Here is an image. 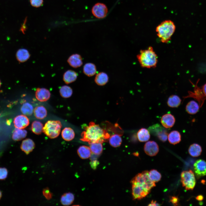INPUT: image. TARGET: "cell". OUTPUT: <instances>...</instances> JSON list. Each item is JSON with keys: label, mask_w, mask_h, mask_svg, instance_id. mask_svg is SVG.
Masks as SVG:
<instances>
[{"label": "cell", "mask_w": 206, "mask_h": 206, "mask_svg": "<svg viewBox=\"0 0 206 206\" xmlns=\"http://www.w3.org/2000/svg\"><path fill=\"white\" fill-rule=\"evenodd\" d=\"M84 129L85 130L81 134L82 138L80 139L83 141L88 142L89 144L95 142L102 143L106 141L110 137L106 130L92 122L86 126Z\"/></svg>", "instance_id": "obj_1"}, {"label": "cell", "mask_w": 206, "mask_h": 206, "mask_svg": "<svg viewBox=\"0 0 206 206\" xmlns=\"http://www.w3.org/2000/svg\"><path fill=\"white\" fill-rule=\"evenodd\" d=\"M141 67L143 68H154L158 62V56L152 46L141 50L136 56Z\"/></svg>", "instance_id": "obj_2"}, {"label": "cell", "mask_w": 206, "mask_h": 206, "mask_svg": "<svg viewBox=\"0 0 206 206\" xmlns=\"http://www.w3.org/2000/svg\"><path fill=\"white\" fill-rule=\"evenodd\" d=\"M175 29V25L173 21L166 20L163 21L156 27V31L161 42L167 43L171 39Z\"/></svg>", "instance_id": "obj_3"}, {"label": "cell", "mask_w": 206, "mask_h": 206, "mask_svg": "<svg viewBox=\"0 0 206 206\" xmlns=\"http://www.w3.org/2000/svg\"><path fill=\"white\" fill-rule=\"evenodd\" d=\"M62 126L60 121L49 120L45 123L43 131L50 138H54L60 134Z\"/></svg>", "instance_id": "obj_4"}, {"label": "cell", "mask_w": 206, "mask_h": 206, "mask_svg": "<svg viewBox=\"0 0 206 206\" xmlns=\"http://www.w3.org/2000/svg\"><path fill=\"white\" fill-rule=\"evenodd\" d=\"M181 182L186 190H192L196 183L194 172L191 170L183 171L181 174Z\"/></svg>", "instance_id": "obj_5"}, {"label": "cell", "mask_w": 206, "mask_h": 206, "mask_svg": "<svg viewBox=\"0 0 206 206\" xmlns=\"http://www.w3.org/2000/svg\"><path fill=\"white\" fill-rule=\"evenodd\" d=\"M148 171H145L137 174L131 180V183H138L148 189H151L156 186L155 183L150 179Z\"/></svg>", "instance_id": "obj_6"}, {"label": "cell", "mask_w": 206, "mask_h": 206, "mask_svg": "<svg viewBox=\"0 0 206 206\" xmlns=\"http://www.w3.org/2000/svg\"><path fill=\"white\" fill-rule=\"evenodd\" d=\"M148 130L152 134L157 136L161 141L165 142L167 140L168 135L167 131L159 124H157L150 126Z\"/></svg>", "instance_id": "obj_7"}, {"label": "cell", "mask_w": 206, "mask_h": 206, "mask_svg": "<svg viewBox=\"0 0 206 206\" xmlns=\"http://www.w3.org/2000/svg\"><path fill=\"white\" fill-rule=\"evenodd\" d=\"M132 184V195L133 199L140 200L146 197L150 192V190L136 183Z\"/></svg>", "instance_id": "obj_8"}, {"label": "cell", "mask_w": 206, "mask_h": 206, "mask_svg": "<svg viewBox=\"0 0 206 206\" xmlns=\"http://www.w3.org/2000/svg\"><path fill=\"white\" fill-rule=\"evenodd\" d=\"M92 13L97 18L101 19L104 18L107 15L108 9L104 4L98 3L95 4L92 8Z\"/></svg>", "instance_id": "obj_9"}, {"label": "cell", "mask_w": 206, "mask_h": 206, "mask_svg": "<svg viewBox=\"0 0 206 206\" xmlns=\"http://www.w3.org/2000/svg\"><path fill=\"white\" fill-rule=\"evenodd\" d=\"M194 173L197 179L206 175V162L199 159L197 160L193 165Z\"/></svg>", "instance_id": "obj_10"}, {"label": "cell", "mask_w": 206, "mask_h": 206, "mask_svg": "<svg viewBox=\"0 0 206 206\" xmlns=\"http://www.w3.org/2000/svg\"><path fill=\"white\" fill-rule=\"evenodd\" d=\"M145 153L150 156L156 155L159 151V147L157 143L153 141H149L145 143L144 146Z\"/></svg>", "instance_id": "obj_11"}, {"label": "cell", "mask_w": 206, "mask_h": 206, "mask_svg": "<svg viewBox=\"0 0 206 206\" xmlns=\"http://www.w3.org/2000/svg\"><path fill=\"white\" fill-rule=\"evenodd\" d=\"M13 123L16 128L23 129L28 126L29 122L26 116L20 115L15 118Z\"/></svg>", "instance_id": "obj_12"}, {"label": "cell", "mask_w": 206, "mask_h": 206, "mask_svg": "<svg viewBox=\"0 0 206 206\" xmlns=\"http://www.w3.org/2000/svg\"><path fill=\"white\" fill-rule=\"evenodd\" d=\"M51 96L49 91L44 88H38L36 89L35 92V96L37 99L39 101L43 102L48 100Z\"/></svg>", "instance_id": "obj_13"}, {"label": "cell", "mask_w": 206, "mask_h": 206, "mask_svg": "<svg viewBox=\"0 0 206 206\" xmlns=\"http://www.w3.org/2000/svg\"><path fill=\"white\" fill-rule=\"evenodd\" d=\"M174 116L170 114H165L162 116L161 122L162 125L166 128L172 127L175 122Z\"/></svg>", "instance_id": "obj_14"}, {"label": "cell", "mask_w": 206, "mask_h": 206, "mask_svg": "<svg viewBox=\"0 0 206 206\" xmlns=\"http://www.w3.org/2000/svg\"><path fill=\"white\" fill-rule=\"evenodd\" d=\"M35 147V144L31 139L28 138L23 140L21 144L20 148L27 154L31 152Z\"/></svg>", "instance_id": "obj_15"}, {"label": "cell", "mask_w": 206, "mask_h": 206, "mask_svg": "<svg viewBox=\"0 0 206 206\" xmlns=\"http://www.w3.org/2000/svg\"><path fill=\"white\" fill-rule=\"evenodd\" d=\"M67 61L71 67L75 68L80 67L83 64L82 57L78 54H74L71 56Z\"/></svg>", "instance_id": "obj_16"}, {"label": "cell", "mask_w": 206, "mask_h": 206, "mask_svg": "<svg viewBox=\"0 0 206 206\" xmlns=\"http://www.w3.org/2000/svg\"><path fill=\"white\" fill-rule=\"evenodd\" d=\"M78 75V74L75 71L72 70H68L64 74L63 80L66 84L71 83L76 80Z\"/></svg>", "instance_id": "obj_17"}, {"label": "cell", "mask_w": 206, "mask_h": 206, "mask_svg": "<svg viewBox=\"0 0 206 206\" xmlns=\"http://www.w3.org/2000/svg\"><path fill=\"white\" fill-rule=\"evenodd\" d=\"M108 75L104 72H101L96 74L94 81L98 85L102 86L105 85L108 82Z\"/></svg>", "instance_id": "obj_18"}, {"label": "cell", "mask_w": 206, "mask_h": 206, "mask_svg": "<svg viewBox=\"0 0 206 206\" xmlns=\"http://www.w3.org/2000/svg\"><path fill=\"white\" fill-rule=\"evenodd\" d=\"M83 71L84 74L88 77L94 75L96 72V68L94 64L91 63L85 64L83 68Z\"/></svg>", "instance_id": "obj_19"}, {"label": "cell", "mask_w": 206, "mask_h": 206, "mask_svg": "<svg viewBox=\"0 0 206 206\" xmlns=\"http://www.w3.org/2000/svg\"><path fill=\"white\" fill-rule=\"evenodd\" d=\"M30 54L26 49L22 48L19 49L16 54V57L18 61L21 62L26 61L29 58Z\"/></svg>", "instance_id": "obj_20"}, {"label": "cell", "mask_w": 206, "mask_h": 206, "mask_svg": "<svg viewBox=\"0 0 206 206\" xmlns=\"http://www.w3.org/2000/svg\"><path fill=\"white\" fill-rule=\"evenodd\" d=\"M202 152L201 146L198 144L195 143L191 145L188 149L189 154L193 157L199 156Z\"/></svg>", "instance_id": "obj_21"}, {"label": "cell", "mask_w": 206, "mask_h": 206, "mask_svg": "<svg viewBox=\"0 0 206 206\" xmlns=\"http://www.w3.org/2000/svg\"><path fill=\"white\" fill-rule=\"evenodd\" d=\"M168 137L169 143L173 145L179 143L181 140L180 133L177 130L171 132L168 134Z\"/></svg>", "instance_id": "obj_22"}, {"label": "cell", "mask_w": 206, "mask_h": 206, "mask_svg": "<svg viewBox=\"0 0 206 206\" xmlns=\"http://www.w3.org/2000/svg\"><path fill=\"white\" fill-rule=\"evenodd\" d=\"M27 134L26 130L16 128L13 132L12 138L15 141H19L25 138Z\"/></svg>", "instance_id": "obj_23"}, {"label": "cell", "mask_w": 206, "mask_h": 206, "mask_svg": "<svg viewBox=\"0 0 206 206\" xmlns=\"http://www.w3.org/2000/svg\"><path fill=\"white\" fill-rule=\"evenodd\" d=\"M33 112L35 117L39 119H43L47 115L46 109L42 106L36 107L33 110Z\"/></svg>", "instance_id": "obj_24"}, {"label": "cell", "mask_w": 206, "mask_h": 206, "mask_svg": "<svg viewBox=\"0 0 206 206\" xmlns=\"http://www.w3.org/2000/svg\"><path fill=\"white\" fill-rule=\"evenodd\" d=\"M199 108L198 104L194 100L189 101L187 104L185 108L187 112L191 114H196L199 111Z\"/></svg>", "instance_id": "obj_25"}, {"label": "cell", "mask_w": 206, "mask_h": 206, "mask_svg": "<svg viewBox=\"0 0 206 206\" xmlns=\"http://www.w3.org/2000/svg\"><path fill=\"white\" fill-rule=\"evenodd\" d=\"M75 136L73 130L70 127H66L62 130V138L66 141H70L73 140Z\"/></svg>", "instance_id": "obj_26"}, {"label": "cell", "mask_w": 206, "mask_h": 206, "mask_svg": "<svg viewBox=\"0 0 206 206\" xmlns=\"http://www.w3.org/2000/svg\"><path fill=\"white\" fill-rule=\"evenodd\" d=\"M91 151L90 147L86 146H80L78 149L77 152L79 156L82 159H86L90 157Z\"/></svg>", "instance_id": "obj_27"}, {"label": "cell", "mask_w": 206, "mask_h": 206, "mask_svg": "<svg viewBox=\"0 0 206 206\" xmlns=\"http://www.w3.org/2000/svg\"><path fill=\"white\" fill-rule=\"evenodd\" d=\"M74 199V195L72 193H65L63 195L60 199V202L64 205L68 206L72 204Z\"/></svg>", "instance_id": "obj_28"}, {"label": "cell", "mask_w": 206, "mask_h": 206, "mask_svg": "<svg viewBox=\"0 0 206 206\" xmlns=\"http://www.w3.org/2000/svg\"><path fill=\"white\" fill-rule=\"evenodd\" d=\"M138 139L140 142H145L148 140L150 135L148 130L144 128L140 129L137 133Z\"/></svg>", "instance_id": "obj_29"}, {"label": "cell", "mask_w": 206, "mask_h": 206, "mask_svg": "<svg viewBox=\"0 0 206 206\" xmlns=\"http://www.w3.org/2000/svg\"><path fill=\"white\" fill-rule=\"evenodd\" d=\"M181 100L178 96L173 95L168 98L167 104L171 108H177L181 104Z\"/></svg>", "instance_id": "obj_30"}, {"label": "cell", "mask_w": 206, "mask_h": 206, "mask_svg": "<svg viewBox=\"0 0 206 206\" xmlns=\"http://www.w3.org/2000/svg\"><path fill=\"white\" fill-rule=\"evenodd\" d=\"M109 138V143L112 146L116 147L121 145L122 142L121 135L115 134L110 136Z\"/></svg>", "instance_id": "obj_31"}, {"label": "cell", "mask_w": 206, "mask_h": 206, "mask_svg": "<svg viewBox=\"0 0 206 206\" xmlns=\"http://www.w3.org/2000/svg\"><path fill=\"white\" fill-rule=\"evenodd\" d=\"M21 111L24 115L30 116L33 112V107L32 105L28 102L23 103L21 108Z\"/></svg>", "instance_id": "obj_32"}, {"label": "cell", "mask_w": 206, "mask_h": 206, "mask_svg": "<svg viewBox=\"0 0 206 206\" xmlns=\"http://www.w3.org/2000/svg\"><path fill=\"white\" fill-rule=\"evenodd\" d=\"M43 125L40 122L34 121L32 123L31 130L32 132L36 134H41L43 130Z\"/></svg>", "instance_id": "obj_33"}, {"label": "cell", "mask_w": 206, "mask_h": 206, "mask_svg": "<svg viewBox=\"0 0 206 206\" xmlns=\"http://www.w3.org/2000/svg\"><path fill=\"white\" fill-rule=\"evenodd\" d=\"M60 93L62 97L67 98L72 96L73 91L72 88L70 86L64 85L62 86L60 88Z\"/></svg>", "instance_id": "obj_34"}, {"label": "cell", "mask_w": 206, "mask_h": 206, "mask_svg": "<svg viewBox=\"0 0 206 206\" xmlns=\"http://www.w3.org/2000/svg\"><path fill=\"white\" fill-rule=\"evenodd\" d=\"M102 144L100 142H95L90 144V148L92 153L98 155L101 154L103 149Z\"/></svg>", "instance_id": "obj_35"}, {"label": "cell", "mask_w": 206, "mask_h": 206, "mask_svg": "<svg viewBox=\"0 0 206 206\" xmlns=\"http://www.w3.org/2000/svg\"><path fill=\"white\" fill-rule=\"evenodd\" d=\"M148 176L150 180L154 183L159 181L161 177L160 173L155 169L150 170L148 172Z\"/></svg>", "instance_id": "obj_36"}, {"label": "cell", "mask_w": 206, "mask_h": 206, "mask_svg": "<svg viewBox=\"0 0 206 206\" xmlns=\"http://www.w3.org/2000/svg\"><path fill=\"white\" fill-rule=\"evenodd\" d=\"M8 174L7 169L5 167H0V180L5 179Z\"/></svg>", "instance_id": "obj_37"}, {"label": "cell", "mask_w": 206, "mask_h": 206, "mask_svg": "<svg viewBox=\"0 0 206 206\" xmlns=\"http://www.w3.org/2000/svg\"><path fill=\"white\" fill-rule=\"evenodd\" d=\"M43 196L47 200L51 199L52 197V193L48 188L44 189L42 191Z\"/></svg>", "instance_id": "obj_38"}, {"label": "cell", "mask_w": 206, "mask_h": 206, "mask_svg": "<svg viewBox=\"0 0 206 206\" xmlns=\"http://www.w3.org/2000/svg\"><path fill=\"white\" fill-rule=\"evenodd\" d=\"M30 2L33 7H38L43 5V0H30Z\"/></svg>", "instance_id": "obj_39"}, {"label": "cell", "mask_w": 206, "mask_h": 206, "mask_svg": "<svg viewBox=\"0 0 206 206\" xmlns=\"http://www.w3.org/2000/svg\"><path fill=\"white\" fill-rule=\"evenodd\" d=\"M169 201L174 206L179 205V197L175 196H172L169 197Z\"/></svg>", "instance_id": "obj_40"}, {"label": "cell", "mask_w": 206, "mask_h": 206, "mask_svg": "<svg viewBox=\"0 0 206 206\" xmlns=\"http://www.w3.org/2000/svg\"><path fill=\"white\" fill-rule=\"evenodd\" d=\"M90 164L91 167L93 169H95L99 164V162L97 160H95L91 161Z\"/></svg>", "instance_id": "obj_41"}, {"label": "cell", "mask_w": 206, "mask_h": 206, "mask_svg": "<svg viewBox=\"0 0 206 206\" xmlns=\"http://www.w3.org/2000/svg\"><path fill=\"white\" fill-rule=\"evenodd\" d=\"M160 205L157 203L156 201L154 200H152L150 203L148 205V206H159Z\"/></svg>", "instance_id": "obj_42"}, {"label": "cell", "mask_w": 206, "mask_h": 206, "mask_svg": "<svg viewBox=\"0 0 206 206\" xmlns=\"http://www.w3.org/2000/svg\"><path fill=\"white\" fill-rule=\"evenodd\" d=\"M92 155H91L90 156V159L91 161L96 160L98 156V155H97L94 153Z\"/></svg>", "instance_id": "obj_43"}, {"label": "cell", "mask_w": 206, "mask_h": 206, "mask_svg": "<svg viewBox=\"0 0 206 206\" xmlns=\"http://www.w3.org/2000/svg\"><path fill=\"white\" fill-rule=\"evenodd\" d=\"M201 88L203 90L204 95L206 98V83L203 85Z\"/></svg>", "instance_id": "obj_44"}, {"label": "cell", "mask_w": 206, "mask_h": 206, "mask_svg": "<svg viewBox=\"0 0 206 206\" xmlns=\"http://www.w3.org/2000/svg\"><path fill=\"white\" fill-rule=\"evenodd\" d=\"M196 199L199 201H202L203 199V196L201 195H199L197 196L196 198Z\"/></svg>", "instance_id": "obj_45"}, {"label": "cell", "mask_w": 206, "mask_h": 206, "mask_svg": "<svg viewBox=\"0 0 206 206\" xmlns=\"http://www.w3.org/2000/svg\"><path fill=\"white\" fill-rule=\"evenodd\" d=\"M7 124L8 125H10L11 124V121L9 120L7 121Z\"/></svg>", "instance_id": "obj_46"}, {"label": "cell", "mask_w": 206, "mask_h": 206, "mask_svg": "<svg viewBox=\"0 0 206 206\" xmlns=\"http://www.w3.org/2000/svg\"><path fill=\"white\" fill-rule=\"evenodd\" d=\"M2 195V192H1V191L0 190V199L1 198V197Z\"/></svg>", "instance_id": "obj_47"}, {"label": "cell", "mask_w": 206, "mask_h": 206, "mask_svg": "<svg viewBox=\"0 0 206 206\" xmlns=\"http://www.w3.org/2000/svg\"><path fill=\"white\" fill-rule=\"evenodd\" d=\"M134 154H135L134 155L135 156H138V153L137 152L136 153H135Z\"/></svg>", "instance_id": "obj_48"}, {"label": "cell", "mask_w": 206, "mask_h": 206, "mask_svg": "<svg viewBox=\"0 0 206 206\" xmlns=\"http://www.w3.org/2000/svg\"><path fill=\"white\" fill-rule=\"evenodd\" d=\"M1 82H0V86H1Z\"/></svg>", "instance_id": "obj_49"}]
</instances>
